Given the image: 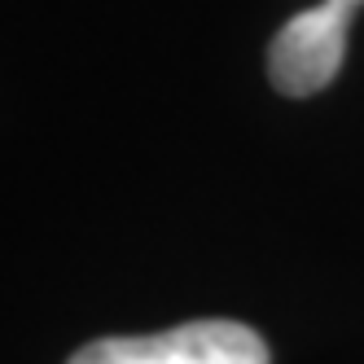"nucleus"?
<instances>
[{"label": "nucleus", "instance_id": "nucleus-2", "mask_svg": "<svg viewBox=\"0 0 364 364\" xmlns=\"http://www.w3.org/2000/svg\"><path fill=\"white\" fill-rule=\"evenodd\" d=\"M347 5L321 0L311 9H299L285 27L272 36L268 48V80L285 97H311L338 80L347 53V27H351Z\"/></svg>", "mask_w": 364, "mask_h": 364}, {"label": "nucleus", "instance_id": "nucleus-3", "mask_svg": "<svg viewBox=\"0 0 364 364\" xmlns=\"http://www.w3.org/2000/svg\"><path fill=\"white\" fill-rule=\"evenodd\" d=\"M338 5H347V9H360V5H364V0H338Z\"/></svg>", "mask_w": 364, "mask_h": 364}, {"label": "nucleus", "instance_id": "nucleus-1", "mask_svg": "<svg viewBox=\"0 0 364 364\" xmlns=\"http://www.w3.org/2000/svg\"><path fill=\"white\" fill-rule=\"evenodd\" d=\"M66 364H272V355L242 321H189L149 338H97Z\"/></svg>", "mask_w": 364, "mask_h": 364}]
</instances>
